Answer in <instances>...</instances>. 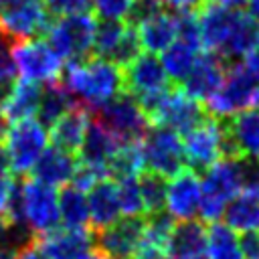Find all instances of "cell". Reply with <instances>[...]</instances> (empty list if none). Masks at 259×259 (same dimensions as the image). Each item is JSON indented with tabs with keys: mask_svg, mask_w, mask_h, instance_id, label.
Masks as SVG:
<instances>
[{
	"mask_svg": "<svg viewBox=\"0 0 259 259\" xmlns=\"http://www.w3.org/2000/svg\"><path fill=\"white\" fill-rule=\"evenodd\" d=\"M204 2H212V4H219V6H227V8H239L247 0H204Z\"/></svg>",
	"mask_w": 259,
	"mask_h": 259,
	"instance_id": "48",
	"label": "cell"
},
{
	"mask_svg": "<svg viewBox=\"0 0 259 259\" xmlns=\"http://www.w3.org/2000/svg\"><path fill=\"white\" fill-rule=\"evenodd\" d=\"M14 190H16V184H14L12 176H0V219L6 217L12 196H14Z\"/></svg>",
	"mask_w": 259,
	"mask_h": 259,
	"instance_id": "42",
	"label": "cell"
},
{
	"mask_svg": "<svg viewBox=\"0 0 259 259\" xmlns=\"http://www.w3.org/2000/svg\"><path fill=\"white\" fill-rule=\"evenodd\" d=\"M198 30H200V45L210 53H223L227 42L231 40L235 28L239 26L245 12L239 8H227L212 2H204L198 10Z\"/></svg>",
	"mask_w": 259,
	"mask_h": 259,
	"instance_id": "14",
	"label": "cell"
},
{
	"mask_svg": "<svg viewBox=\"0 0 259 259\" xmlns=\"http://www.w3.org/2000/svg\"><path fill=\"white\" fill-rule=\"evenodd\" d=\"M36 243L51 259H79L95 249V233L87 227H57L36 237Z\"/></svg>",
	"mask_w": 259,
	"mask_h": 259,
	"instance_id": "16",
	"label": "cell"
},
{
	"mask_svg": "<svg viewBox=\"0 0 259 259\" xmlns=\"http://www.w3.org/2000/svg\"><path fill=\"white\" fill-rule=\"evenodd\" d=\"M0 101H2V99H0Z\"/></svg>",
	"mask_w": 259,
	"mask_h": 259,
	"instance_id": "54",
	"label": "cell"
},
{
	"mask_svg": "<svg viewBox=\"0 0 259 259\" xmlns=\"http://www.w3.org/2000/svg\"><path fill=\"white\" fill-rule=\"evenodd\" d=\"M127 30L125 20H101L95 26V38H93V57H101L111 61L113 53L117 51L123 34Z\"/></svg>",
	"mask_w": 259,
	"mask_h": 259,
	"instance_id": "33",
	"label": "cell"
},
{
	"mask_svg": "<svg viewBox=\"0 0 259 259\" xmlns=\"http://www.w3.org/2000/svg\"><path fill=\"white\" fill-rule=\"evenodd\" d=\"M206 227L198 221H180L170 235L168 251L172 259H202L206 253Z\"/></svg>",
	"mask_w": 259,
	"mask_h": 259,
	"instance_id": "25",
	"label": "cell"
},
{
	"mask_svg": "<svg viewBox=\"0 0 259 259\" xmlns=\"http://www.w3.org/2000/svg\"><path fill=\"white\" fill-rule=\"evenodd\" d=\"M117 198H119L121 214H125V217H142L146 212L138 176H125V178L117 180Z\"/></svg>",
	"mask_w": 259,
	"mask_h": 259,
	"instance_id": "35",
	"label": "cell"
},
{
	"mask_svg": "<svg viewBox=\"0 0 259 259\" xmlns=\"http://www.w3.org/2000/svg\"><path fill=\"white\" fill-rule=\"evenodd\" d=\"M138 99V97H136ZM152 125H166L180 136H186L194 127H198L210 113L204 103L188 97L184 91L164 89L138 99Z\"/></svg>",
	"mask_w": 259,
	"mask_h": 259,
	"instance_id": "3",
	"label": "cell"
},
{
	"mask_svg": "<svg viewBox=\"0 0 259 259\" xmlns=\"http://www.w3.org/2000/svg\"><path fill=\"white\" fill-rule=\"evenodd\" d=\"M146 168L142 142H121L115 156L107 166V174L115 180L125 176H138Z\"/></svg>",
	"mask_w": 259,
	"mask_h": 259,
	"instance_id": "32",
	"label": "cell"
},
{
	"mask_svg": "<svg viewBox=\"0 0 259 259\" xmlns=\"http://www.w3.org/2000/svg\"><path fill=\"white\" fill-rule=\"evenodd\" d=\"M103 259H105V257H103Z\"/></svg>",
	"mask_w": 259,
	"mask_h": 259,
	"instance_id": "55",
	"label": "cell"
},
{
	"mask_svg": "<svg viewBox=\"0 0 259 259\" xmlns=\"http://www.w3.org/2000/svg\"><path fill=\"white\" fill-rule=\"evenodd\" d=\"M257 168H259V156H257Z\"/></svg>",
	"mask_w": 259,
	"mask_h": 259,
	"instance_id": "52",
	"label": "cell"
},
{
	"mask_svg": "<svg viewBox=\"0 0 259 259\" xmlns=\"http://www.w3.org/2000/svg\"><path fill=\"white\" fill-rule=\"evenodd\" d=\"M77 166H79V162L75 160V156L71 152H65L57 146H51L42 152V156L34 164L32 176H34V180H38L51 188L67 186L73 180Z\"/></svg>",
	"mask_w": 259,
	"mask_h": 259,
	"instance_id": "21",
	"label": "cell"
},
{
	"mask_svg": "<svg viewBox=\"0 0 259 259\" xmlns=\"http://www.w3.org/2000/svg\"><path fill=\"white\" fill-rule=\"evenodd\" d=\"M91 109L83 103H77L73 109H69L63 117H59L53 125H51V134L49 138L53 140V146L65 150V152H79L85 134L91 125Z\"/></svg>",
	"mask_w": 259,
	"mask_h": 259,
	"instance_id": "20",
	"label": "cell"
},
{
	"mask_svg": "<svg viewBox=\"0 0 259 259\" xmlns=\"http://www.w3.org/2000/svg\"><path fill=\"white\" fill-rule=\"evenodd\" d=\"M136 0H93V10L101 20H127Z\"/></svg>",
	"mask_w": 259,
	"mask_h": 259,
	"instance_id": "37",
	"label": "cell"
},
{
	"mask_svg": "<svg viewBox=\"0 0 259 259\" xmlns=\"http://www.w3.org/2000/svg\"><path fill=\"white\" fill-rule=\"evenodd\" d=\"M225 225L233 231L247 233L259 229V184L243 188L225 208Z\"/></svg>",
	"mask_w": 259,
	"mask_h": 259,
	"instance_id": "27",
	"label": "cell"
},
{
	"mask_svg": "<svg viewBox=\"0 0 259 259\" xmlns=\"http://www.w3.org/2000/svg\"><path fill=\"white\" fill-rule=\"evenodd\" d=\"M227 69H229V63L219 53L206 51L204 55H198L192 71L182 83V91L188 97L200 103H206L223 85Z\"/></svg>",
	"mask_w": 259,
	"mask_h": 259,
	"instance_id": "15",
	"label": "cell"
},
{
	"mask_svg": "<svg viewBox=\"0 0 259 259\" xmlns=\"http://www.w3.org/2000/svg\"><path fill=\"white\" fill-rule=\"evenodd\" d=\"M16 81V65L12 59V38L0 36V99L10 91Z\"/></svg>",
	"mask_w": 259,
	"mask_h": 259,
	"instance_id": "36",
	"label": "cell"
},
{
	"mask_svg": "<svg viewBox=\"0 0 259 259\" xmlns=\"http://www.w3.org/2000/svg\"><path fill=\"white\" fill-rule=\"evenodd\" d=\"M198 51L200 47H194L182 38H176L164 53H162V65L164 71L168 75V79L176 85H182L184 79L188 77V73L192 71L196 59H198Z\"/></svg>",
	"mask_w": 259,
	"mask_h": 259,
	"instance_id": "28",
	"label": "cell"
},
{
	"mask_svg": "<svg viewBox=\"0 0 259 259\" xmlns=\"http://www.w3.org/2000/svg\"><path fill=\"white\" fill-rule=\"evenodd\" d=\"M93 113L95 119L105 125L119 142H142L152 127V121L142 109L140 101L127 91L93 109Z\"/></svg>",
	"mask_w": 259,
	"mask_h": 259,
	"instance_id": "6",
	"label": "cell"
},
{
	"mask_svg": "<svg viewBox=\"0 0 259 259\" xmlns=\"http://www.w3.org/2000/svg\"><path fill=\"white\" fill-rule=\"evenodd\" d=\"M144 217H123L95 233V251L105 259H132L144 239Z\"/></svg>",
	"mask_w": 259,
	"mask_h": 259,
	"instance_id": "13",
	"label": "cell"
},
{
	"mask_svg": "<svg viewBox=\"0 0 259 259\" xmlns=\"http://www.w3.org/2000/svg\"><path fill=\"white\" fill-rule=\"evenodd\" d=\"M16 259H51L36 243V239H32L28 245H24L22 249H18L16 253Z\"/></svg>",
	"mask_w": 259,
	"mask_h": 259,
	"instance_id": "43",
	"label": "cell"
},
{
	"mask_svg": "<svg viewBox=\"0 0 259 259\" xmlns=\"http://www.w3.org/2000/svg\"><path fill=\"white\" fill-rule=\"evenodd\" d=\"M12 2H14V0H0V10H2V8H6V6H8V4H12Z\"/></svg>",
	"mask_w": 259,
	"mask_h": 259,
	"instance_id": "51",
	"label": "cell"
},
{
	"mask_svg": "<svg viewBox=\"0 0 259 259\" xmlns=\"http://www.w3.org/2000/svg\"><path fill=\"white\" fill-rule=\"evenodd\" d=\"M51 14L71 16V14H87L93 8V0H45Z\"/></svg>",
	"mask_w": 259,
	"mask_h": 259,
	"instance_id": "38",
	"label": "cell"
},
{
	"mask_svg": "<svg viewBox=\"0 0 259 259\" xmlns=\"http://www.w3.org/2000/svg\"><path fill=\"white\" fill-rule=\"evenodd\" d=\"M206 259H243L237 231L223 223H210L206 231Z\"/></svg>",
	"mask_w": 259,
	"mask_h": 259,
	"instance_id": "30",
	"label": "cell"
},
{
	"mask_svg": "<svg viewBox=\"0 0 259 259\" xmlns=\"http://www.w3.org/2000/svg\"><path fill=\"white\" fill-rule=\"evenodd\" d=\"M259 103V73L251 71L243 61L231 63L219 91L204 103L214 117H231L235 113L253 109Z\"/></svg>",
	"mask_w": 259,
	"mask_h": 259,
	"instance_id": "4",
	"label": "cell"
},
{
	"mask_svg": "<svg viewBox=\"0 0 259 259\" xmlns=\"http://www.w3.org/2000/svg\"><path fill=\"white\" fill-rule=\"evenodd\" d=\"M227 123L221 117L208 115L198 127L182 136L186 166L194 172H204L225 158Z\"/></svg>",
	"mask_w": 259,
	"mask_h": 259,
	"instance_id": "10",
	"label": "cell"
},
{
	"mask_svg": "<svg viewBox=\"0 0 259 259\" xmlns=\"http://www.w3.org/2000/svg\"><path fill=\"white\" fill-rule=\"evenodd\" d=\"M140 190H142V200L146 214H156L166 208V194H168V182L162 174H156L152 170H146L138 178Z\"/></svg>",
	"mask_w": 259,
	"mask_h": 259,
	"instance_id": "34",
	"label": "cell"
},
{
	"mask_svg": "<svg viewBox=\"0 0 259 259\" xmlns=\"http://www.w3.org/2000/svg\"><path fill=\"white\" fill-rule=\"evenodd\" d=\"M95 18L87 14H71L59 16L51 22L45 32V40L49 47L67 61H83L93 53V38H95Z\"/></svg>",
	"mask_w": 259,
	"mask_h": 259,
	"instance_id": "5",
	"label": "cell"
},
{
	"mask_svg": "<svg viewBox=\"0 0 259 259\" xmlns=\"http://www.w3.org/2000/svg\"><path fill=\"white\" fill-rule=\"evenodd\" d=\"M79 101L75 99V95L71 91L65 89L63 83H49L42 89V97H40V105H38V121L45 127H51L59 117H63L69 109H73Z\"/></svg>",
	"mask_w": 259,
	"mask_h": 259,
	"instance_id": "29",
	"label": "cell"
},
{
	"mask_svg": "<svg viewBox=\"0 0 259 259\" xmlns=\"http://www.w3.org/2000/svg\"><path fill=\"white\" fill-rule=\"evenodd\" d=\"M146 168L162 174L164 178L176 176L186 168L184 140L178 132L166 125H152L142 142Z\"/></svg>",
	"mask_w": 259,
	"mask_h": 259,
	"instance_id": "9",
	"label": "cell"
},
{
	"mask_svg": "<svg viewBox=\"0 0 259 259\" xmlns=\"http://www.w3.org/2000/svg\"><path fill=\"white\" fill-rule=\"evenodd\" d=\"M123 79H125V91L138 99L168 89V81H170L162 61L154 53H142L136 61L123 67Z\"/></svg>",
	"mask_w": 259,
	"mask_h": 259,
	"instance_id": "19",
	"label": "cell"
},
{
	"mask_svg": "<svg viewBox=\"0 0 259 259\" xmlns=\"http://www.w3.org/2000/svg\"><path fill=\"white\" fill-rule=\"evenodd\" d=\"M162 6H164L162 0H136L134 2V8H132V12H130V16H127L125 22L138 26L140 22H144V20L156 16L158 12H162L164 10Z\"/></svg>",
	"mask_w": 259,
	"mask_h": 259,
	"instance_id": "39",
	"label": "cell"
},
{
	"mask_svg": "<svg viewBox=\"0 0 259 259\" xmlns=\"http://www.w3.org/2000/svg\"><path fill=\"white\" fill-rule=\"evenodd\" d=\"M0 259H16V251L6 249V247H0Z\"/></svg>",
	"mask_w": 259,
	"mask_h": 259,
	"instance_id": "49",
	"label": "cell"
},
{
	"mask_svg": "<svg viewBox=\"0 0 259 259\" xmlns=\"http://www.w3.org/2000/svg\"><path fill=\"white\" fill-rule=\"evenodd\" d=\"M241 243V253L243 259H259V233L257 231H247L239 237Z\"/></svg>",
	"mask_w": 259,
	"mask_h": 259,
	"instance_id": "41",
	"label": "cell"
},
{
	"mask_svg": "<svg viewBox=\"0 0 259 259\" xmlns=\"http://www.w3.org/2000/svg\"><path fill=\"white\" fill-rule=\"evenodd\" d=\"M12 172V164H10V156L6 150V144L0 142V176H10Z\"/></svg>",
	"mask_w": 259,
	"mask_h": 259,
	"instance_id": "46",
	"label": "cell"
},
{
	"mask_svg": "<svg viewBox=\"0 0 259 259\" xmlns=\"http://www.w3.org/2000/svg\"><path fill=\"white\" fill-rule=\"evenodd\" d=\"M200 198H202V186L198 172L186 166L168 182L166 210L176 221H192L198 214Z\"/></svg>",
	"mask_w": 259,
	"mask_h": 259,
	"instance_id": "17",
	"label": "cell"
},
{
	"mask_svg": "<svg viewBox=\"0 0 259 259\" xmlns=\"http://www.w3.org/2000/svg\"><path fill=\"white\" fill-rule=\"evenodd\" d=\"M18 202H20V217L22 223L30 229L34 237H40L61 223L59 210V194L55 188L38 182V180H24L18 184Z\"/></svg>",
	"mask_w": 259,
	"mask_h": 259,
	"instance_id": "7",
	"label": "cell"
},
{
	"mask_svg": "<svg viewBox=\"0 0 259 259\" xmlns=\"http://www.w3.org/2000/svg\"><path fill=\"white\" fill-rule=\"evenodd\" d=\"M0 36H2V30H0Z\"/></svg>",
	"mask_w": 259,
	"mask_h": 259,
	"instance_id": "53",
	"label": "cell"
},
{
	"mask_svg": "<svg viewBox=\"0 0 259 259\" xmlns=\"http://www.w3.org/2000/svg\"><path fill=\"white\" fill-rule=\"evenodd\" d=\"M243 63L251 69V71H255V73H259V40H257V45L243 57Z\"/></svg>",
	"mask_w": 259,
	"mask_h": 259,
	"instance_id": "45",
	"label": "cell"
},
{
	"mask_svg": "<svg viewBox=\"0 0 259 259\" xmlns=\"http://www.w3.org/2000/svg\"><path fill=\"white\" fill-rule=\"evenodd\" d=\"M227 138H225V158L259 156V109H247L225 117Z\"/></svg>",
	"mask_w": 259,
	"mask_h": 259,
	"instance_id": "18",
	"label": "cell"
},
{
	"mask_svg": "<svg viewBox=\"0 0 259 259\" xmlns=\"http://www.w3.org/2000/svg\"><path fill=\"white\" fill-rule=\"evenodd\" d=\"M119 144L121 142L105 125H101L97 119H91V125L87 130V134H85V140H83V144L79 148L81 162L89 164V166H95V168H101V170L107 172V166H109L111 158L115 156Z\"/></svg>",
	"mask_w": 259,
	"mask_h": 259,
	"instance_id": "23",
	"label": "cell"
},
{
	"mask_svg": "<svg viewBox=\"0 0 259 259\" xmlns=\"http://www.w3.org/2000/svg\"><path fill=\"white\" fill-rule=\"evenodd\" d=\"M79 259H103L99 253H87V255H83V257H79Z\"/></svg>",
	"mask_w": 259,
	"mask_h": 259,
	"instance_id": "50",
	"label": "cell"
},
{
	"mask_svg": "<svg viewBox=\"0 0 259 259\" xmlns=\"http://www.w3.org/2000/svg\"><path fill=\"white\" fill-rule=\"evenodd\" d=\"M247 6V16L253 20V24L259 28V0H247L245 2Z\"/></svg>",
	"mask_w": 259,
	"mask_h": 259,
	"instance_id": "47",
	"label": "cell"
},
{
	"mask_svg": "<svg viewBox=\"0 0 259 259\" xmlns=\"http://www.w3.org/2000/svg\"><path fill=\"white\" fill-rule=\"evenodd\" d=\"M87 202H89V223L93 225L95 231H101L113 225L121 214L117 184L111 182L109 178H103L89 190Z\"/></svg>",
	"mask_w": 259,
	"mask_h": 259,
	"instance_id": "24",
	"label": "cell"
},
{
	"mask_svg": "<svg viewBox=\"0 0 259 259\" xmlns=\"http://www.w3.org/2000/svg\"><path fill=\"white\" fill-rule=\"evenodd\" d=\"M132 259H172L168 247L152 243L148 239H142V243L138 245V249L134 251Z\"/></svg>",
	"mask_w": 259,
	"mask_h": 259,
	"instance_id": "40",
	"label": "cell"
},
{
	"mask_svg": "<svg viewBox=\"0 0 259 259\" xmlns=\"http://www.w3.org/2000/svg\"><path fill=\"white\" fill-rule=\"evenodd\" d=\"M12 59L20 79L34 83H57L63 75V59L45 38L12 40Z\"/></svg>",
	"mask_w": 259,
	"mask_h": 259,
	"instance_id": "8",
	"label": "cell"
},
{
	"mask_svg": "<svg viewBox=\"0 0 259 259\" xmlns=\"http://www.w3.org/2000/svg\"><path fill=\"white\" fill-rule=\"evenodd\" d=\"M259 184V168L257 158L239 156V158H223L202 172L200 186L202 198L198 214L204 223H219L225 214L227 204L233 196H237L243 188Z\"/></svg>",
	"mask_w": 259,
	"mask_h": 259,
	"instance_id": "1",
	"label": "cell"
},
{
	"mask_svg": "<svg viewBox=\"0 0 259 259\" xmlns=\"http://www.w3.org/2000/svg\"><path fill=\"white\" fill-rule=\"evenodd\" d=\"M59 210H61V223L65 227L83 229L89 225V202L87 194L79 190L77 186H63L59 194Z\"/></svg>",
	"mask_w": 259,
	"mask_h": 259,
	"instance_id": "31",
	"label": "cell"
},
{
	"mask_svg": "<svg viewBox=\"0 0 259 259\" xmlns=\"http://www.w3.org/2000/svg\"><path fill=\"white\" fill-rule=\"evenodd\" d=\"M42 89L45 87L34 81H26V79L14 81L10 91L0 101V113L10 123L36 115L40 97H42Z\"/></svg>",
	"mask_w": 259,
	"mask_h": 259,
	"instance_id": "22",
	"label": "cell"
},
{
	"mask_svg": "<svg viewBox=\"0 0 259 259\" xmlns=\"http://www.w3.org/2000/svg\"><path fill=\"white\" fill-rule=\"evenodd\" d=\"M51 22L45 0H14L0 10V30L12 40L38 38L47 32Z\"/></svg>",
	"mask_w": 259,
	"mask_h": 259,
	"instance_id": "12",
	"label": "cell"
},
{
	"mask_svg": "<svg viewBox=\"0 0 259 259\" xmlns=\"http://www.w3.org/2000/svg\"><path fill=\"white\" fill-rule=\"evenodd\" d=\"M138 36L142 42V49L146 53H164L176 38H178V24H176V14L172 12H158L156 16L140 22L138 26Z\"/></svg>",
	"mask_w": 259,
	"mask_h": 259,
	"instance_id": "26",
	"label": "cell"
},
{
	"mask_svg": "<svg viewBox=\"0 0 259 259\" xmlns=\"http://www.w3.org/2000/svg\"><path fill=\"white\" fill-rule=\"evenodd\" d=\"M162 4H166L176 12H186V10H198L204 4V0H162Z\"/></svg>",
	"mask_w": 259,
	"mask_h": 259,
	"instance_id": "44",
	"label": "cell"
},
{
	"mask_svg": "<svg viewBox=\"0 0 259 259\" xmlns=\"http://www.w3.org/2000/svg\"><path fill=\"white\" fill-rule=\"evenodd\" d=\"M61 83L91 111L125 91L123 69L93 55L83 61H69L63 69Z\"/></svg>",
	"mask_w": 259,
	"mask_h": 259,
	"instance_id": "2",
	"label": "cell"
},
{
	"mask_svg": "<svg viewBox=\"0 0 259 259\" xmlns=\"http://www.w3.org/2000/svg\"><path fill=\"white\" fill-rule=\"evenodd\" d=\"M47 142H49L47 127L38 119L26 117L10 123L4 144L10 156L12 172L14 174L30 172L38 162V158L42 156V152L47 150Z\"/></svg>",
	"mask_w": 259,
	"mask_h": 259,
	"instance_id": "11",
	"label": "cell"
}]
</instances>
